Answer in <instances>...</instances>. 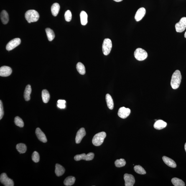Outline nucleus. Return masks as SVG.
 <instances>
[{
  "instance_id": "obj_2",
  "label": "nucleus",
  "mask_w": 186,
  "mask_h": 186,
  "mask_svg": "<svg viewBox=\"0 0 186 186\" xmlns=\"http://www.w3.org/2000/svg\"><path fill=\"white\" fill-rule=\"evenodd\" d=\"M25 17L28 22L30 23L38 21L39 15L38 12L34 10H29L26 13Z\"/></svg>"
},
{
  "instance_id": "obj_33",
  "label": "nucleus",
  "mask_w": 186,
  "mask_h": 186,
  "mask_svg": "<svg viewBox=\"0 0 186 186\" xmlns=\"http://www.w3.org/2000/svg\"><path fill=\"white\" fill-rule=\"evenodd\" d=\"M32 161L34 162H39L40 160V156L38 153L36 151H34L32 154Z\"/></svg>"
},
{
  "instance_id": "obj_24",
  "label": "nucleus",
  "mask_w": 186,
  "mask_h": 186,
  "mask_svg": "<svg viewBox=\"0 0 186 186\" xmlns=\"http://www.w3.org/2000/svg\"><path fill=\"white\" fill-rule=\"evenodd\" d=\"M75 177L72 176H70L67 177L64 181V184L67 186H70L73 185L75 183Z\"/></svg>"
},
{
  "instance_id": "obj_7",
  "label": "nucleus",
  "mask_w": 186,
  "mask_h": 186,
  "mask_svg": "<svg viewBox=\"0 0 186 186\" xmlns=\"http://www.w3.org/2000/svg\"><path fill=\"white\" fill-rule=\"evenodd\" d=\"M176 31L178 32H182L186 28V17H183L181 19L179 22L175 24Z\"/></svg>"
},
{
  "instance_id": "obj_26",
  "label": "nucleus",
  "mask_w": 186,
  "mask_h": 186,
  "mask_svg": "<svg viewBox=\"0 0 186 186\" xmlns=\"http://www.w3.org/2000/svg\"><path fill=\"white\" fill-rule=\"evenodd\" d=\"M76 68L79 73L81 75H85V67L83 64L80 62H78L76 66Z\"/></svg>"
},
{
  "instance_id": "obj_12",
  "label": "nucleus",
  "mask_w": 186,
  "mask_h": 186,
  "mask_svg": "<svg viewBox=\"0 0 186 186\" xmlns=\"http://www.w3.org/2000/svg\"><path fill=\"white\" fill-rule=\"evenodd\" d=\"M85 135H86V132L85 128H80L77 132L75 137V142L76 144H80Z\"/></svg>"
},
{
  "instance_id": "obj_34",
  "label": "nucleus",
  "mask_w": 186,
  "mask_h": 186,
  "mask_svg": "<svg viewBox=\"0 0 186 186\" xmlns=\"http://www.w3.org/2000/svg\"><path fill=\"white\" fill-rule=\"evenodd\" d=\"M65 17L66 21L67 22H70L72 19V14L70 10L67 11L65 14Z\"/></svg>"
},
{
  "instance_id": "obj_30",
  "label": "nucleus",
  "mask_w": 186,
  "mask_h": 186,
  "mask_svg": "<svg viewBox=\"0 0 186 186\" xmlns=\"http://www.w3.org/2000/svg\"><path fill=\"white\" fill-rule=\"evenodd\" d=\"M115 165L116 167H120L126 165V163L125 160L123 159L117 160L115 162Z\"/></svg>"
},
{
  "instance_id": "obj_27",
  "label": "nucleus",
  "mask_w": 186,
  "mask_h": 186,
  "mask_svg": "<svg viewBox=\"0 0 186 186\" xmlns=\"http://www.w3.org/2000/svg\"><path fill=\"white\" fill-rule=\"evenodd\" d=\"M48 39L49 41H52L55 37V34L54 31L49 28H47L46 29Z\"/></svg>"
},
{
  "instance_id": "obj_10",
  "label": "nucleus",
  "mask_w": 186,
  "mask_h": 186,
  "mask_svg": "<svg viewBox=\"0 0 186 186\" xmlns=\"http://www.w3.org/2000/svg\"><path fill=\"white\" fill-rule=\"evenodd\" d=\"M124 179L126 186H133L135 182L134 177L131 174H125L124 175Z\"/></svg>"
},
{
  "instance_id": "obj_16",
  "label": "nucleus",
  "mask_w": 186,
  "mask_h": 186,
  "mask_svg": "<svg viewBox=\"0 0 186 186\" xmlns=\"http://www.w3.org/2000/svg\"><path fill=\"white\" fill-rule=\"evenodd\" d=\"M162 159L164 163L169 167L172 168H175L177 167V164L175 161L172 159L166 156L163 157Z\"/></svg>"
},
{
  "instance_id": "obj_36",
  "label": "nucleus",
  "mask_w": 186,
  "mask_h": 186,
  "mask_svg": "<svg viewBox=\"0 0 186 186\" xmlns=\"http://www.w3.org/2000/svg\"><path fill=\"white\" fill-rule=\"evenodd\" d=\"M57 106L59 108L61 109H64L66 107L65 104H58Z\"/></svg>"
},
{
  "instance_id": "obj_25",
  "label": "nucleus",
  "mask_w": 186,
  "mask_h": 186,
  "mask_svg": "<svg viewBox=\"0 0 186 186\" xmlns=\"http://www.w3.org/2000/svg\"><path fill=\"white\" fill-rule=\"evenodd\" d=\"M42 97L43 101L44 103H48L50 99V95L47 90H43L42 92Z\"/></svg>"
},
{
  "instance_id": "obj_23",
  "label": "nucleus",
  "mask_w": 186,
  "mask_h": 186,
  "mask_svg": "<svg viewBox=\"0 0 186 186\" xmlns=\"http://www.w3.org/2000/svg\"><path fill=\"white\" fill-rule=\"evenodd\" d=\"M1 19L3 24H6L8 23L9 21V16L6 11L3 10L1 11Z\"/></svg>"
},
{
  "instance_id": "obj_14",
  "label": "nucleus",
  "mask_w": 186,
  "mask_h": 186,
  "mask_svg": "<svg viewBox=\"0 0 186 186\" xmlns=\"http://www.w3.org/2000/svg\"><path fill=\"white\" fill-rule=\"evenodd\" d=\"M36 134L38 139L43 143L47 142V140L45 134L39 128H37L36 130Z\"/></svg>"
},
{
  "instance_id": "obj_5",
  "label": "nucleus",
  "mask_w": 186,
  "mask_h": 186,
  "mask_svg": "<svg viewBox=\"0 0 186 186\" xmlns=\"http://www.w3.org/2000/svg\"><path fill=\"white\" fill-rule=\"evenodd\" d=\"M134 56L136 60L143 61L147 58L148 53L144 49L141 48H138L135 51Z\"/></svg>"
},
{
  "instance_id": "obj_9",
  "label": "nucleus",
  "mask_w": 186,
  "mask_h": 186,
  "mask_svg": "<svg viewBox=\"0 0 186 186\" xmlns=\"http://www.w3.org/2000/svg\"><path fill=\"white\" fill-rule=\"evenodd\" d=\"M21 43V39L16 38L13 39L8 43L6 46V50L11 51L15 48Z\"/></svg>"
},
{
  "instance_id": "obj_29",
  "label": "nucleus",
  "mask_w": 186,
  "mask_h": 186,
  "mask_svg": "<svg viewBox=\"0 0 186 186\" xmlns=\"http://www.w3.org/2000/svg\"><path fill=\"white\" fill-rule=\"evenodd\" d=\"M171 182L173 185L175 186H185V183L183 181L177 178H173L172 179Z\"/></svg>"
},
{
  "instance_id": "obj_37",
  "label": "nucleus",
  "mask_w": 186,
  "mask_h": 186,
  "mask_svg": "<svg viewBox=\"0 0 186 186\" xmlns=\"http://www.w3.org/2000/svg\"><path fill=\"white\" fill-rule=\"evenodd\" d=\"M66 103L65 100H59L58 101V104H65Z\"/></svg>"
},
{
  "instance_id": "obj_39",
  "label": "nucleus",
  "mask_w": 186,
  "mask_h": 186,
  "mask_svg": "<svg viewBox=\"0 0 186 186\" xmlns=\"http://www.w3.org/2000/svg\"><path fill=\"white\" fill-rule=\"evenodd\" d=\"M184 148H185V149L186 152V143H185V146H184Z\"/></svg>"
},
{
  "instance_id": "obj_15",
  "label": "nucleus",
  "mask_w": 186,
  "mask_h": 186,
  "mask_svg": "<svg viewBox=\"0 0 186 186\" xmlns=\"http://www.w3.org/2000/svg\"><path fill=\"white\" fill-rule=\"evenodd\" d=\"M146 13V10L144 7L140 8L136 12L135 16V19L136 21H141L144 17Z\"/></svg>"
},
{
  "instance_id": "obj_20",
  "label": "nucleus",
  "mask_w": 186,
  "mask_h": 186,
  "mask_svg": "<svg viewBox=\"0 0 186 186\" xmlns=\"http://www.w3.org/2000/svg\"><path fill=\"white\" fill-rule=\"evenodd\" d=\"M106 99L108 108L110 110H113L114 108V103L111 95L109 94H107L106 95Z\"/></svg>"
},
{
  "instance_id": "obj_4",
  "label": "nucleus",
  "mask_w": 186,
  "mask_h": 186,
  "mask_svg": "<svg viewBox=\"0 0 186 186\" xmlns=\"http://www.w3.org/2000/svg\"><path fill=\"white\" fill-rule=\"evenodd\" d=\"M102 48L104 55H108L110 53L112 48V42L111 40L108 38L105 39L103 41Z\"/></svg>"
},
{
  "instance_id": "obj_18",
  "label": "nucleus",
  "mask_w": 186,
  "mask_h": 186,
  "mask_svg": "<svg viewBox=\"0 0 186 186\" xmlns=\"http://www.w3.org/2000/svg\"><path fill=\"white\" fill-rule=\"evenodd\" d=\"M167 126V123L160 120L156 122L154 124V127L157 130H161L165 128Z\"/></svg>"
},
{
  "instance_id": "obj_31",
  "label": "nucleus",
  "mask_w": 186,
  "mask_h": 186,
  "mask_svg": "<svg viewBox=\"0 0 186 186\" xmlns=\"http://www.w3.org/2000/svg\"><path fill=\"white\" fill-rule=\"evenodd\" d=\"M135 171L137 173L140 174H145L146 173V171L140 165H136L134 167Z\"/></svg>"
},
{
  "instance_id": "obj_22",
  "label": "nucleus",
  "mask_w": 186,
  "mask_h": 186,
  "mask_svg": "<svg viewBox=\"0 0 186 186\" xmlns=\"http://www.w3.org/2000/svg\"><path fill=\"white\" fill-rule=\"evenodd\" d=\"M81 23L82 25L85 26L88 23V15L85 11H83L80 13Z\"/></svg>"
},
{
  "instance_id": "obj_35",
  "label": "nucleus",
  "mask_w": 186,
  "mask_h": 186,
  "mask_svg": "<svg viewBox=\"0 0 186 186\" xmlns=\"http://www.w3.org/2000/svg\"><path fill=\"white\" fill-rule=\"evenodd\" d=\"M4 115V108L1 100L0 101V120L2 119Z\"/></svg>"
},
{
  "instance_id": "obj_6",
  "label": "nucleus",
  "mask_w": 186,
  "mask_h": 186,
  "mask_svg": "<svg viewBox=\"0 0 186 186\" xmlns=\"http://www.w3.org/2000/svg\"><path fill=\"white\" fill-rule=\"evenodd\" d=\"M95 154L93 153L90 152L87 154H83L77 155L74 157V159L76 161H79L81 160L89 161L93 160Z\"/></svg>"
},
{
  "instance_id": "obj_19",
  "label": "nucleus",
  "mask_w": 186,
  "mask_h": 186,
  "mask_svg": "<svg viewBox=\"0 0 186 186\" xmlns=\"http://www.w3.org/2000/svg\"><path fill=\"white\" fill-rule=\"evenodd\" d=\"M32 91V88H31L30 85H28L26 87L24 93V97L26 101H28L30 100V95Z\"/></svg>"
},
{
  "instance_id": "obj_21",
  "label": "nucleus",
  "mask_w": 186,
  "mask_h": 186,
  "mask_svg": "<svg viewBox=\"0 0 186 186\" xmlns=\"http://www.w3.org/2000/svg\"><path fill=\"white\" fill-rule=\"evenodd\" d=\"M60 6L58 3H55L52 5L51 7V11L52 15L54 16H57L60 11Z\"/></svg>"
},
{
  "instance_id": "obj_17",
  "label": "nucleus",
  "mask_w": 186,
  "mask_h": 186,
  "mask_svg": "<svg viewBox=\"0 0 186 186\" xmlns=\"http://www.w3.org/2000/svg\"><path fill=\"white\" fill-rule=\"evenodd\" d=\"M65 169L62 166L58 164H56L55 173L57 177H60L65 173Z\"/></svg>"
},
{
  "instance_id": "obj_8",
  "label": "nucleus",
  "mask_w": 186,
  "mask_h": 186,
  "mask_svg": "<svg viewBox=\"0 0 186 186\" xmlns=\"http://www.w3.org/2000/svg\"><path fill=\"white\" fill-rule=\"evenodd\" d=\"M0 181L1 183L5 186H14V182L12 180L8 177L5 173H3L0 177Z\"/></svg>"
},
{
  "instance_id": "obj_28",
  "label": "nucleus",
  "mask_w": 186,
  "mask_h": 186,
  "mask_svg": "<svg viewBox=\"0 0 186 186\" xmlns=\"http://www.w3.org/2000/svg\"><path fill=\"white\" fill-rule=\"evenodd\" d=\"M16 149L20 154H23L25 153L27 151V147L25 144H19L17 145Z\"/></svg>"
},
{
  "instance_id": "obj_40",
  "label": "nucleus",
  "mask_w": 186,
  "mask_h": 186,
  "mask_svg": "<svg viewBox=\"0 0 186 186\" xmlns=\"http://www.w3.org/2000/svg\"><path fill=\"white\" fill-rule=\"evenodd\" d=\"M184 37L186 38V32L185 33V34H184Z\"/></svg>"
},
{
  "instance_id": "obj_32",
  "label": "nucleus",
  "mask_w": 186,
  "mask_h": 186,
  "mask_svg": "<svg viewBox=\"0 0 186 186\" xmlns=\"http://www.w3.org/2000/svg\"><path fill=\"white\" fill-rule=\"evenodd\" d=\"M15 123L16 126L22 128L24 126V122L21 118L19 116H16L15 118Z\"/></svg>"
},
{
  "instance_id": "obj_11",
  "label": "nucleus",
  "mask_w": 186,
  "mask_h": 186,
  "mask_svg": "<svg viewBox=\"0 0 186 186\" xmlns=\"http://www.w3.org/2000/svg\"><path fill=\"white\" fill-rule=\"evenodd\" d=\"M131 113V110L129 108L122 107L120 108L118 112V116L122 118L128 117Z\"/></svg>"
},
{
  "instance_id": "obj_13",
  "label": "nucleus",
  "mask_w": 186,
  "mask_h": 186,
  "mask_svg": "<svg viewBox=\"0 0 186 186\" xmlns=\"http://www.w3.org/2000/svg\"><path fill=\"white\" fill-rule=\"evenodd\" d=\"M12 70L10 67L3 66L0 68V75L1 77H8L12 73Z\"/></svg>"
},
{
  "instance_id": "obj_1",
  "label": "nucleus",
  "mask_w": 186,
  "mask_h": 186,
  "mask_svg": "<svg viewBox=\"0 0 186 186\" xmlns=\"http://www.w3.org/2000/svg\"><path fill=\"white\" fill-rule=\"evenodd\" d=\"M182 79V75L181 72L179 70H176L173 74L171 85L172 88L174 89H176L179 88Z\"/></svg>"
},
{
  "instance_id": "obj_38",
  "label": "nucleus",
  "mask_w": 186,
  "mask_h": 186,
  "mask_svg": "<svg viewBox=\"0 0 186 186\" xmlns=\"http://www.w3.org/2000/svg\"><path fill=\"white\" fill-rule=\"evenodd\" d=\"M113 1H116L117 2H121V1H122L123 0H113Z\"/></svg>"
},
{
  "instance_id": "obj_3",
  "label": "nucleus",
  "mask_w": 186,
  "mask_h": 186,
  "mask_svg": "<svg viewBox=\"0 0 186 186\" xmlns=\"http://www.w3.org/2000/svg\"><path fill=\"white\" fill-rule=\"evenodd\" d=\"M106 136V133L105 132L97 133L93 136L92 140V143L95 146H101L103 144Z\"/></svg>"
}]
</instances>
